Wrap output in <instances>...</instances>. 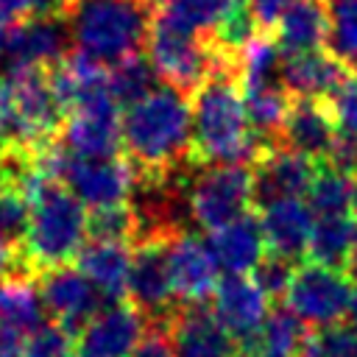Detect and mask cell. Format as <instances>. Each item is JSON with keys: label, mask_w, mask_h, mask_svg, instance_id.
<instances>
[{"label": "cell", "mask_w": 357, "mask_h": 357, "mask_svg": "<svg viewBox=\"0 0 357 357\" xmlns=\"http://www.w3.org/2000/svg\"><path fill=\"white\" fill-rule=\"evenodd\" d=\"M123 156L137 178H165L187 167L192 145V103L184 92L159 84L148 98L123 109Z\"/></svg>", "instance_id": "1"}, {"label": "cell", "mask_w": 357, "mask_h": 357, "mask_svg": "<svg viewBox=\"0 0 357 357\" xmlns=\"http://www.w3.org/2000/svg\"><path fill=\"white\" fill-rule=\"evenodd\" d=\"M273 148L259 137L245 117L237 64L215 70L192 92V145L190 159L195 165H248Z\"/></svg>", "instance_id": "2"}, {"label": "cell", "mask_w": 357, "mask_h": 357, "mask_svg": "<svg viewBox=\"0 0 357 357\" xmlns=\"http://www.w3.org/2000/svg\"><path fill=\"white\" fill-rule=\"evenodd\" d=\"M28 198V234L22 243V262L28 271L70 265L89 237V209L67 190L64 181L33 167L17 181Z\"/></svg>", "instance_id": "3"}, {"label": "cell", "mask_w": 357, "mask_h": 357, "mask_svg": "<svg viewBox=\"0 0 357 357\" xmlns=\"http://www.w3.org/2000/svg\"><path fill=\"white\" fill-rule=\"evenodd\" d=\"M73 47L114 67L142 53L153 11L142 0H73L64 11Z\"/></svg>", "instance_id": "4"}, {"label": "cell", "mask_w": 357, "mask_h": 357, "mask_svg": "<svg viewBox=\"0 0 357 357\" xmlns=\"http://www.w3.org/2000/svg\"><path fill=\"white\" fill-rule=\"evenodd\" d=\"M148 61L153 64L162 84L184 92L187 98L220 67L237 64V59L223 56L209 36L190 33L184 28L170 25L159 14L151 17L148 31Z\"/></svg>", "instance_id": "5"}, {"label": "cell", "mask_w": 357, "mask_h": 357, "mask_svg": "<svg viewBox=\"0 0 357 357\" xmlns=\"http://www.w3.org/2000/svg\"><path fill=\"white\" fill-rule=\"evenodd\" d=\"M254 204V173L248 165H192L187 176V206L192 226L215 231Z\"/></svg>", "instance_id": "6"}, {"label": "cell", "mask_w": 357, "mask_h": 357, "mask_svg": "<svg viewBox=\"0 0 357 357\" xmlns=\"http://www.w3.org/2000/svg\"><path fill=\"white\" fill-rule=\"evenodd\" d=\"M351 279L340 268L321 262H307L293 271L290 287L284 293L287 310L296 312L307 326H332L349 315L351 304Z\"/></svg>", "instance_id": "7"}, {"label": "cell", "mask_w": 357, "mask_h": 357, "mask_svg": "<svg viewBox=\"0 0 357 357\" xmlns=\"http://www.w3.org/2000/svg\"><path fill=\"white\" fill-rule=\"evenodd\" d=\"M120 123H123V109L106 86L86 95L67 112L59 142L75 156H89V159L117 156L123 148Z\"/></svg>", "instance_id": "8"}, {"label": "cell", "mask_w": 357, "mask_h": 357, "mask_svg": "<svg viewBox=\"0 0 357 357\" xmlns=\"http://www.w3.org/2000/svg\"><path fill=\"white\" fill-rule=\"evenodd\" d=\"M128 304L137 307L151 326L170 324L173 312L178 310L170 262H167V240H142L134 243L131 268H128Z\"/></svg>", "instance_id": "9"}, {"label": "cell", "mask_w": 357, "mask_h": 357, "mask_svg": "<svg viewBox=\"0 0 357 357\" xmlns=\"http://www.w3.org/2000/svg\"><path fill=\"white\" fill-rule=\"evenodd\" d=\"M167 262H170V279L178 307H195L212 298L218 287V259L209 248V240H204L195 231H181L167 240Z\"/></svg>", "instance_id": "10"}, {"label": "cell", "mask_w": 357, "mask_h": 357, "mask_svg": "<svg viewBox=\"0 0 357 357\" xmlns=\"http://www.w3.org/2000/svg\"><path fill=\"white\" fill-rule=\"evenodd\" d=\"M73 47L70 22L64 14L33 17L8 25L6 36V70L45 67L50 70Z\"/></svg>", "instance_id": "11"}, {"label": "cell", "mask_w": 357, "mask_h": 357, "mask_svg": "<svg viewBox=\"0 0 357 357\" xmlns=\"http://www.w3.org/2000/svg\"><path fill=\"white\" fill-rule=\"evenodd\" d=\"M337 134H340V126L329 100L293 98L276 145L296 151L312 162H326L337 142Z\"/></svg>", "instance_id": "12"}, {"label": "cell", "mask_w": 357, "mask_h": 357, "mask_svg": "<svg viewBox=\"0 0 357 357\" xmlns=\"http://www.w3.org/2000/svg\"><path fill=\"white\" fill-rule=\"evenodd\" d=\"M39 293H42L45 312H50L53 321H59L61 326L75 332V337H78L81 326L103 307L100 293L73 265H59V268L42 271L39 273Z\"/></svg>", "instance_id": "13"}, {"label": "cell", "mask_w": 357, "mask_h": 357, "mask_svg": "<svg viewBox=\"0 0 357 357\" xmlns=\"http://www.w3.org/2000/svg\"><path fill=\"white\" fill-rule=\"evenodd\" d=\"M148 318L128 301H106L78 332V351L100 357H128L148 332Z\"/></svg>", "instance_id": "14"}, {"label": "cell", "mask_w": 357, "mask_h": 357, "mask_svg": "<svg viewBox=\"0 0 357 357\" xmlns=\"http://www.w3.org/2000/svg\"><path fill=\"white\" fill-rule=\"evenodd\" d=\"M318 170V162L287 151L282 145L268 148L259 162L251 167L254 173V204L268 206L273 201H287V198H301L307 195L312 176Z\"/></svg>", "instance_id": "15"}, {"label": "cell", "mask_w": 357, "mask_h": 357, "mask_svg": "<svg viewBox=\"0 0 357 357\" xmlns=\"http://www.w3.org/2000/svg\"><path fill=\"white\" fill-rule=\"evenodd\" d=\"M212 312L231 337L245 340L268 318L271 298L251 279V273H226L212 293Z\"/></svg>", "instance_id": "16"}, {"label": "cell", "mask_w": 357, "mask_h": 357, "mask_svg": "<svg viewBox=\"0 0 357 357\" xmlns=\"http://www.w3.org/2000/svg\"><path fill=\"white\" fill-rule=\"evenodd\" d=\"M176 357H240L234 337L204 304L178 307L167 324Z\"/></svg>", "instance_id": "17"}, {"label": "cell", "mask_w": 357, "mask_h": 357, "mask_svg": "<svg viewBox=\"0 0 357 357\" xmlns=\"http://www.w3.org/2000/svg\"><path fill=\"white\" fill-rule=\"evenodd\" d=\"M349 67L340 64L329 50H307L284 56L282 64V86L290 92V98H321L332 100L337 89L349 78Z\"/></svg>", "instance_id": "18"}, {"label": "cell", "mask_w": 357, "mask_h": 357, "mask_svg": "<svg viewBox=\"0 0 357 357\" xmlns=\"http://www.w3.org/2000/svg\"><path fill=\"white\" fill-rule=\"evenodd\" d=\"M259 223L265 234V245L271 254H279L284 259H298L307 257L315 215L301 198H287V201H273L268 206H259Z\"/></svg>", "instance_id": "19"}, {"label": "cell", "mask_w": 357, "mask_h": 357, "mask_svg": "<svg viewBox=\"0 0 357 357\" xmlns=\"http://www.w3.org/2000/svg\"><path fill=\"white\" fill-rule=\"evenodd\" d=\"M78 271L100 293L103 301H123L128 293L131 245L114 240H89L78 251Z\"/></svg>", "instance_id": "20"}, {"label": "cell", "mask_w": 357, "mask_h": 357, "mask_svg": "<svg viewBox=\"0 0 357 357\" xmlns=\"http://www.w3.org/2000/svg\"><path fill=\"white\" fill-rule=\"evenodd\" d=\"M206 240H209V248L223 273H251L268 251L262 223L251 212L209 231Z\"/></svg>", "instance_id": "21"}, {"label": "cell", "mask_w": 357, "mask_h": 357, "mask_svg": "<svg viewBox=\"0 0 357 357\" xmlns=\"http://www.w3.org/2000/svg\"><path fill=\"white\" fill-rule=\"evenodd\" d=\"M310 340L307 324L287 307L271 310L262 326L237 343L240 357H298Z\"/></svg>", "instance_id": "22"}, {"label": "cell", "mask_w": 357, "mask_h": 357, "mask_svg": "<svg viewBox=\"0 0 357 357\" xmlns=\"http://www.w3.org/2000/svg\"><path fill=\"white\" fill-rule=\"evenodd\" d=\"M273 39L284 56L318 50L326 45V8L318 0H293L276 22Z\"/></svg>", "instance_id": "23"}, {"label": "cell", "mask_w": 357, "mask_h": 357, "mask_svg": "<svg viewBox=\"0 0 357 357\" xmlns=\"http://www.w3.org/2000/svg\"><path fill=\"white\" fill-rule=\"evenodd\" d=\"M33 276L31 271H14L0 279V321L14 324L25 335L45 324V304Z\"/></svg>", "instance_id": "24"}, {"label": "cell", "mask_w": 357, "mask_h": 357, "mask_svg": "<svg viewBox=\"0 0 357 357\" xmlns=\"http://www.w3.org/2000/svg\"><path fill=\"white\" fill-rule=\"evenodd\" d=\"M354 248H357V223H354V218H349V215L315 218L310 248H307V257L312 262L343 271Z\"/></svg>", "instance_id": "25"}, {"label": "cell", "mask_w": 357, "mask_h": 357, "mask_svg": "<svg viewBox=\"0 0 357 357\" xmlns=\"http://www.w3.org/2000/svg\"><path fill=\"white\" fill-rule=\"evenodd\" d=\"M290 92L282 84H271V86H245L243 89V106H245V117L248 126L265 137L268 142L276 145L279 131L284 126L287 109H290Z\"/></svg>", "instance_id": "26"}, {"label": "cell", "mask_w": 357, "mask_h": 357, "mask_svg": "<svg viewBox=\"0 0 357 357\" xmlns=\"http://www.w3.org/2000/svg\"><path fill=\"white\" fill-rule=\"evenodd\" d=\"M354 192H357V176L343 173L329 165H321L307 190V206L312 209L315 218L349 215V209L354 204Z\"/></svg>", "instance_id": "27"}, {"label": "cell", "mask_w": 357, "mask_h": 357, "mask_svg": "<svg viewBox=\"0 0 357 357\" xmlns=\"http://www.w3.org/2000/svg\"><path fill=\"white\" fill-rule=\"evenodd\" d=\"M240 0H170L153 14L167 20L176 28H184L198 36H212V31L223 22V17L237 6Z\"/></svg>", "instance_id": "28"}, {"label": "cell", "mask_w": 357, "mask_h": 357, "mask_svg": "<svg viewBox=\"0 0 357 357\" xmlns=\"http://www.w3.org/2000/svg\"><path fill=\"white\" fill-rule=\"evenodd\" d=\"M106 86H109L112 98L120 103V109H128L137 100L148 98L159 86V75H156L153 64L139 53V56H131V59L109 67Z\"/></svg>", "instance_id": "29"}, {"label": "cell", "mask_w": 357, "mask_h": 357, "mask_svg": "<svg viewBox=\"0 0 357 357\" xmlns=\"http://www.w3.org/2000/svg\"><path fill=\"white\" fill-rule=\"evenodd\" d=\"M326 50L357 70V0H326Z\"/></svg>", "instance_id": "30"}, {"label": "cell", "mask_w": 357, "mask_h": 357, "mask_svg": "<svg viewBox=\"0 0 357 357\" xmlns=\"http://www.w3.org/2000/svg\"><path fill=\"white\" fill-rule=\"evenodd\" d=\"M28 234V198L17 184L0 187V243L20 248Z\"/></svg>", "instance_id": "31"}, {"label": "cell", "mask_w": 357, "mask_h": 357, "mask_svg": "<svg viewBox=\"0 0 357 357\" xmlns=\"http://www.w3.org/2000/svg\"><path fill=\"white\" fill-rule=\"evenodd\" d=\"M75 346V332L59 321H45L25 335V357H73Z\"/></svg>", "instance_id": "32"}, {"label": "cell", "mask_w": 357, "mask_h": 357, "mask_svg": "<svg viewBox=\"0 0 357 357\" xmlns=\"http://www.w3.org/2000/svg\"><path fill=\"white\" fill-rule=\"evenodd\" d=\"M134 237H137V220L128 204L89 212V240L134 243Z\"/></svg>", "instance_id": "33"}, {"label": "cell", "mask_w": 357, "mask_h": 357, "mask_svg": "<svg viewBox=\"0 0 357 357\" xmlns=\"http://www.w3.org/2000/svg\"><path fill=\"white\" fill-rule=\"evenodd\" d=\"M307 351L312 357H357V326L332 324L310 335Z\"/></svg>", "instance_id": "34"}, {"label": "cell", "mask_w": 357, "mask_h": 357, "mask_svg": "<svg viewBox=\"0 0 357 357\" xmlns=\"http://www.w3.org/2000/svg\"><path fill=\"white\" fill-rule=\"evenodd\" d=\"M293 259H284L279 254H265L259 259V265L251 271V279L262 287V293L268 298H284L290 279H293Z\"/></svg>", "instance_id": "35"}, {"label": "cell", "mask_w": 357, "mask_h": 357, "mask_svg": "<svg viewBox=\"0 0 357 357\" xmlns=\"http://www.w3.org/2000/svg\"><path fill=\"white\" fill-rule=\"evenodd\" d=\"M67 6L64 0H0V22L14 25L22 20L33 17H50V14H64Z\"/></svg>", "instance_id": "36"}, {"label": "cell", "mask_w": 357, "mask_h": 357, "mask_svg": "<svg viewBox=\"0 0 357 357\" xmlns=\"http://www.w3.org/2000/svg\"><path fill=\"white\" fill-rule=\"evenodd\" d=\"M329 103H332V109H335V117H337L340 131L357 137V70L349 73L346 84L337 89V95H335Z\"/></svg>", "instance_id": "37"}, {"label": "cell", "mask_w": 357, "mask_h": 357, "mask_svg": "<svg viewBox=\"0 0 357 357\" xmlns=\"http://www.w3.org/2000/svg\"><path fill=\"white\" fill-rule=\"evenodd\" d=\"M128 357H176L167 329L165 326H148V332L142 335V340L134 346V351Z\"/></svg>", "instance_id": "38"}, {"label": "cell", "mask_w": 357, "mask_h": 357, "mask_svg": "<svg viewBox=\"0 0 357 357\" xmlns=\"http://www.w3.org/2000/svg\"><path fill=\"white\" fill-rule=\"evenodd\" d=\"M293 0H245V6L251 8L257 25L265 31V33H273L279 17L284 14V8L290 6Z\"/></svg>", "instance_id": "39"}, {"label": "cell", "mask_w": 357, "mask_h": 357, "mask_svg": "<svg viewBox=\"0 0 357 357\" xmlns=\"http://www.w3.org/2000/svg\"><path fill=\"white\" fill-rule=\"evenodd\" d=\"M0 357H25V332L0 321Z\"/></svg>", "instance_id": "40"}, {"label": "cell", "mask_w": 357, "mask_h": 357, "mask_svg": "<svg viewBox=\"0 0 357 357\" xmlns=\"http://www.w3.org/2000/svg\"><path fill=\"white\" fill-rule=\"evenodd\" d=\"M14 271H28L25 262H22V251L20 248H11L6 243H0V279L14 273ZM33 273V271H31Z\"/></svg>", "instance_id": "41"}, {"label": "cell", "mask_w": 357, "mask_h": 357, "mask_svg": "<svg viewBox=\"0 0 357 357\" xmlns=\"http://www.w3.org/2000/svg\"><path fill=\"white\" fill-rule=\"evenodd\" d=\"M6 184H11V170H8V159H6V153L0 151V187H6Z\"/></svg>", "instance_id": "42"}, {"label": "cell", "mask_w": 357, "mask_h": 357, "mask_svg": "<svg viewBox=\"0 0 357 357\" xmlns=\"http://www.w3.org/2000/svg\"><path fill=\"white\" fill-rule=\"evenodd\" d=\"M343 273L351 279V282H357V248L351 251V257H349V262H346V268H343Z\"/></svg>", "instance_id": "43"}, {"label": "cell", "mask_w": 357, "mask_h": 357, "mask_svg": "<svg viewBox=\"0 0 357 357\" xmlns=\"http://www.w3.org/2000/svg\"><path fill=\"white\" fill-rule=\"evenodd\" d=\"M349 318H351V324L357 326V287H354V293H351V304H349Z\"/></svg>", "instance_id": "44"}, {"label": "cell", "mask_w": 357, "mask_h": 357, "mask_svg": "<svg viewBox=\"0 0 357 357\" xmlns=\"http://www.w3.org/2000/svg\"><path fill=\"white\" fill-rule=\"evenodd\" d=\"M6 36H8V25L0 22V59L6 56Z\"/></svg>", "instance_id": "45"}, {"label": "cell", "mask_w": 357, "mask_h": 357, "mask_svg": "<svg viewBox=\"0 0 357 357\" xmlns=\"http://www.w3.org/2000/svg\"><path fill=\"white\" fill-rule=\"evenodd\" d=\"M142 3H145L151 11H156V8H162V6H165V3H170V0H142Z\"/></svg>", "instance_id": "46"}, {"label": "cell", "mask_w": 357, "mask_h": 357, "mask_svg": "<svg viewBox=\"0 0 357 357\" xmlns=\"http://www.w3.org/2000/svg\"><path fill=\"white\" fill-rule=\"evenodd\" d=\"M73 357H100V354H89V351H75Z\"/></svg>", "instance_id": "47"}, {"label": "cell", "mask_w": 357, "mask_h": 357, "mask_svg": "<svg viewBox=\"0 0 357 357\" xmlns=\"http://www.w3.org/2000/svg\"><path fill=\"white\" fill-rule=\"evenodd\" d=\"M351 212H354V223H357V192H354V204H351Z\"/></svg>", "instance_id": "48"}, {"label": "cell", "mask_w": 357, "mask_h": 357, "mask_svg": "<svg viewBox=\"0 0 357 357\" xmlns=\"http://www.w3.org/2000/svg\"><path fill=\"white\" fill-rule=\"evenodd\" d=\"M298 357H312V354H310V351H307V349H304V354H298Z\"/></svg>", "instance_id": "49"}]
</instances>
